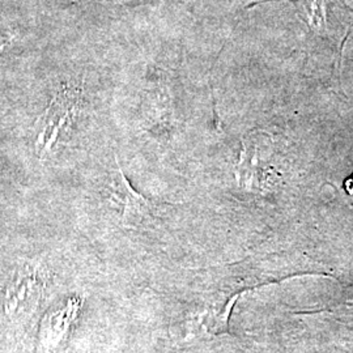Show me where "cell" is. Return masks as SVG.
Wrapping results in <instances>:
<instances>
[{
    "label": "cell",
    "mask_w": 353,
    "mask_h": 353,
    "mask_svg": "<svg viewBox=\"0 0 353 353\" xmlns=\"http://www.w3.org/2000/svg\"><path fill=\"white\" fill-rule=\"evenodd\" d=\"M49 272L39 262L19 267L0 297V318L11 325H23L37 313L45 299Z\"/></svg>",
    "instance_id": "6da1fadb"
},
{
    "label": "cell",
    "mask_w": 353,
    "mask_h": 353,
    "mask_svg": "<svg viewBox=\"0 0 353 353\" xmlns=\"http://www.w3.org/2000/svg\"><path fill=\"white\" fill-rule=\"evenodd\" d=\"M80 90L68 87L61 89L37 121L36 151L41 157L50 153L64 131H70L80 112Z\"/></svg>",
    "instance_id": "7a4b0ae2"
},
{
    "label": "cell",
    "mask_w": 353,
    "mask_h": 353,
    "mask_svg": "<svg viewBox=\"0 0 353 353\" xmlns=\"http://www.w3.org/2000/svg\"><path fill=\"white\" fill-rule=\"evenodd\" d=\"M109 194L110 201L122 211V223L125 227H138L153 216V203L132 189L118 163L117 156L115 170L112 173L109 183Z\"/></svg>",
    "instance_id": "3957f363"
},
{
    "label": "cell",
    "mask_w": 353,
    "mask_h": 353,
    "mask_svg": "<svg viewBox=\"0 0 353 353\" xmlns=\"http://www.w3.org/2000/svg\"><path fill=\"white\" fill-rule=\"evenodd\" d=\"M83 301L80 299H70L67 303L48 313L39 330V350L43 353L51 352L59 347L64 338L72 330Z\"/></svg>",
    "instance_id": "277c9868"
},
{
    "label": "cell",
    "mask_w": 353,
    "mask_h": 353,
    "mask_svg": "<svg viewBox=\"0 0 353 353\" xmlns=\"http://www.w3.org/2000/svg\"><path fill=\"white\" fill-rule=\"evenodd\" d=\"M240 296V293H237L225 300L211 303L205 309H203L192 322V332H196L202 336H217L221 334H227L229 331L232 309Z\"/></svg>",
    "instance_id": "5b68a950"
},
{
    "label": "cell",
    "mask_w": 353,
    "mask_h": 353,
    "mask_svg": "<svg viewBox=\"0 0 353 353\" xmlns=\"http://www.w3.org/2000/svg\"><path fill=\"white\" fill-rule=\"evenodd\" d=\"M12 34H7V36H0V51L4 50L6 48H8L13 42Z\"/></svg>",
    "instance_id": "8992f818"
},
{
    "label": "cell",
    "mask_w": 353,
    "mask_h": 353,
    "mask_svg": "<svg viewBox=\"0 0 353 353\" xmlns=\"http://www.w3.org/2000/svg\"><path fill=\"white\" fill-rule=\"evenodd\" d=\"M344 188L345 190L348 191V194H351L353 195V174L350 176L347 181H345V183H344Z\"/></svg>",
    "instance_id": "52a82bcc"
}]
</instances>
